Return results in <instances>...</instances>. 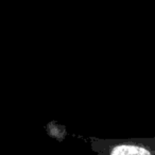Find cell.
I'll list each match as a JSON object with an SVG mask.
<instances>
[{
    "mask_svg": "<svg viewBox=\"0 0 155 155\" xmlns=\"http://www.w3.org/2000/svg\"><path fill=\"white\" fill-rule=\"evenodd\" d=\"M91 144L97 155H155V137L127 139L91 138Z\"/></svg>",
    "mask_w": 155,
    "mask_h": 155,
    "instance_id": "6da1fadb",
    "label": "cell"
}]
</instances>
